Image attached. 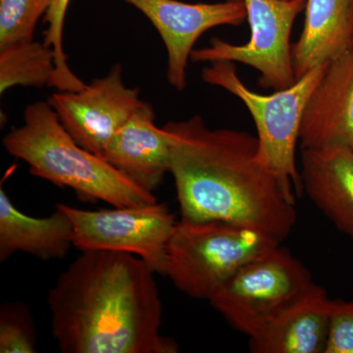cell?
Listing matches in <instances>:
<instances>
[{"label":"cell","instance_id":"cell-16","mask_svg":"<svg viewBox=\"0 0 353 353\" xmlns=\"http://www.w3.org/2000/svg\"><path fill=\"white\" fill-rule=\"evenodd\" d=\"M303 30L292 44L296 80L352 48V0H306Z\"/></svg>","mask_w":353,"mask_h":353},{"label":"cell","instance_id":"cell-23","mask_svg":"<svg viewBox=\"0 0 353 353\" xmlns=\"http://www.w3.org/2000/svg\"><path fill=\"white\" fill-rule=\"evenodd\" d=\"M352 14H353V0H352Z\"/></svg>","mask_w":353,"mask_h":353},{"label":"cell","instance_id":"cell-12","mask_svg":"<svg viewBox=\"0 0 353 353\" xmlns=\"http://www.w3.org/2000/svg\"><path fill=\"white\" fill-rule=\"evenodd\" d=\"M101 157L125 178L154 192L170 173L171 141L164 128L155 124L152 104L143 102L114 134Z\"/></svg>","mask_w":353,"mask_h":353},{"label":"cell","instance_id":"cell-7","mask_svg":"<svg viewBox=\"0 0 353 353\" xmlns=\"http://www.w3.org/2000/svg\"><path fill=\"white\" fill-rule=\"evenodd\" d=\"M250 39L245 44L211 39L210 46L192 50V62L229 61L252 67L260 73L259 85L284 90L296 82L292 60V30L306 0H243Z\"/></svg>","mask_w":353,"mask_h":353},{"label":"cell","instance_id":"cell-20","mask_svg":"<svg viewBox=\"0 0 353 353\" xmlns=\"http://www.w3.org/2000/svg\"><path fill=\"white\" fill-rule=\"evenodd\" d=\"M37 331L31 309L22 301L0 307V352H37Z\"/></svg>","mask_w":353,"mask_h":353},{"label":"cell","instance_id":"cell-11","mask_svg":"<svg viewBox=\"0 0 353 353\" xmlns=\"http://www.w3.org/2000/svg\"><path fill=\"white\" fill-rule=\"evenodd\" d=\"M301 150H353V48L330 61L304 112Z\"/></svg>","mask_w":353,"mask_h":353},{"label":"cell","instance_id":"cell-22","mask_svg":"<svg viewBox=\"0 0 353 353\" xmlns=\"http://www.w3.org/2000/svg\"><path fill=\"white\" fill-rule=\"evenodd\" d=\"M352 48H353V37H352Z\"/></svg>","mask_w":353,"mask_h":353},{"label":"cell","instance_id":"cell-2","mask_svg":"<svg viewBox=\"0 0 353 353\" xmlns=\"http://www.w3.org/2000/svg\"><path fill=\"white\" fill-rule=\"evenodd\" d=\"M155 272L131 253L90 250L48 294L51 332L63 353H176L162 336Z\"/></svg>","mask_w":353,"mask_h":353},{"label":"cell","instance_id":"cell-13","mask_svg":"<svg viewBox=\"0 0 353 353\" xmlns=\"http://www.w3.org/2000/svg\"><path fill=\"white\" fill-rule=\"evenodd\" d=\"M299 170L309 199L353 240V150H301Z\"/></svg>","mask_w":353,"mask_h":353},{"label":"cell","instance_id":"cell-4","mask_svg":"<svg viewBox=\"0 0 353 353\" xmlns=\"http://www.w3.org/2000/svg\"><path fill=\"white\" fill-rule=\"evenodd\" d=\"M327 66L328 63L319 65L290 88L269 95L257 94L246 87L233 62H212L202 70L204 82L238 97L252 114L257 130V161L277 176L292 196H301L303 192L296 165L297 141L309 99Z\"/></svg>","mask_w":353,"mask_h":353},{"label":"cell","instance_id":"cell-9","mask_svg":"<svg viewBox=\"0 0 353 353\" xmlns=\"http://www.w3.org/2000/svg\"><path fill=\"white\" fill-rule=\"evenodd\" d=\"M48 103L79 145L101 157L123 125L143 102L139 88L127 87L122 65L77 92H54Z\"/></svg>","mask_w":353,"mask_h":353},{"label":"cell","instance_id":"cell-14","mask_svg":"<svg viewBox=\"0 0 353 353\" xmlns=\"http://www.w3.org/2000/svg\"><path fill=\"white\" fill-rule=\"evenodd\" d=\"M74 246V226L57 206L48 217L25 214L0 189V261L25 252L41 260L63 259Z\"/></svg>","mask_w":353,"mask_h":353},{"label":"cell","instance_id":"cell-3","mask_svg":"<svg viewBox=\"0 0 353 353\" xmlns=\"http://www.w3.org/2000/svg\"><path fill=\"white\" fill-rule=\"evenodd\" d=\"M2 143L9 154L29 165L32 175L74 190L83 201H101L113 208L157 202L152 192L141 189L103 158L79 145L48 102L28 105L24 124L12 128Z\"/></svg>","mask_w":353,"mask_h":353},{"label":"cell","instance_id":"cell-1","mask_svg":"<svg viewBox=\"0 0 353 353\" xmlns=\"http://www.w3.org/2000/svg\"><path fill=\"white\" fill-rule=\"evenodd\" d=\"M181 219L220 221L282 243L296 227V196L257 161L256 137L210 129L199 115L163 127Z\"/></svg>","mask_w":353,"mask_h":353},{"label":"cell","instance_id":"cell-19","mask_svg":"<svg viewBox=\"0 0 353 353\" xmlns=\"http://www.w3.org/2000/svg\"><path fill=\"white\" fill-rule=\"evenodd\" d=\"M70 0H52L43 22L48 24L43 43L55 53V73L50 87L59 92H77L87 85L70 69L63 50V28Z\"/></svg>","mask_w":353,"mask_h":353},{"label":"cell","instance_id":"cell-21","mask_svg":"<svg viewBox=\"0 0 353 353\" xmlns=\"http://www.w3.org/2000/svg\"><path fill=\"white\" fill-rule=\"evenodd\" d=\"M325 353H353V299H332Z\"/></svg>","mask_w":353,"mask_h":353},{"label":"cell","instance_id":"cell-15","mask_svg":"<svg viewBox=\"0 0 353 353\" xmlns=\"http://www.w3.org/2000/svg\"><path fill=\"white\" fill-rule=\"evenodd\" d=\"M332 299L315 284L305 296L279 316L256 338L250 340L254 353H325L328 341Z\"/></svg>","mask_w":353,"mask_h":353},{"label":"cell","instance_id":"cell-5","mask_svg":"<svg viewBox=\"0 0 353 353\" xmlns=\"http://www.w3.org/2000/svg\"><path fill=\"white\" fill-rule=\"evenodd\" d=\"M278 245L250 228L181 219L167 246L166 276L185 296L209 301L243 265Z\"/></svg>","mask_w":353,"mask_h":353},{"label":"cell","instance_id":"cell-6","mask_svg":"<svg viewBox=\"0 0 353 353\" xmlns=\"http://www.w3.org/2000/svg\"><path fill=\"white\" fill-rule=\"evenodd\" d=\"M314 285L305 265L278 245L243 265L208 301L234 329L252 340Z\"/></svg>","mask_w":353,"mask_h":353},{"label":"cell","instance_id":"cell-18","mask_svg":"<svg viewBox=\"0 0 353 353\" xmlns=\"http://www.w3.org/2000/svg\"><path fill=\"white\" fill-rule=\"evenodd\" d=\"M52 0H0V46L32 41Z\"/></svg>","mask_w":353,"mask_h":353},{"label":"cell","instance_id":"cell-17","mask_svg":"<svg viewBox=\"0 0 353 353\" xmlns=\"http://www.w3.org/2000/svg\"><path fill=\"white\" fill-rule=\"evenodd\" d=\"M55 73V53L41 41H16L0 46V92L16 85L50 87Z\"/></svg>","mask_w":353,"mask_h":353},{"label":"cell","instance_id":"cell-8","mask_svg":"<svg viewBox=\"0 0 353 353\" xmlns=\"http://www.w3.org/2000/svg\"><path fill=\"white\" fill-rule=\"evenodd\" d=\"M74 226V248L81 252L131 253L160 275L167 273V246L176 224L164 203L83 210L58 203Z\"/></svg>","mask_w":353,"mask_h":353},{"label":"cell","instance_id":"cell-10","mask_svg":"<svg viewBox=\"0 0 353 353\" xmlns=\"http://www.w3.org/2000/svg\"><path fill=\"white\" fill-rule=\"evenodd\" d=\"M136 7L159 32L167 51V80L179 90L188 83V63L197 39L221 26L239 27L246 20L243 0L188 3L179 0H124Z\"/></svg>","mask_w":353,"mask_h":353}]
</instances>
